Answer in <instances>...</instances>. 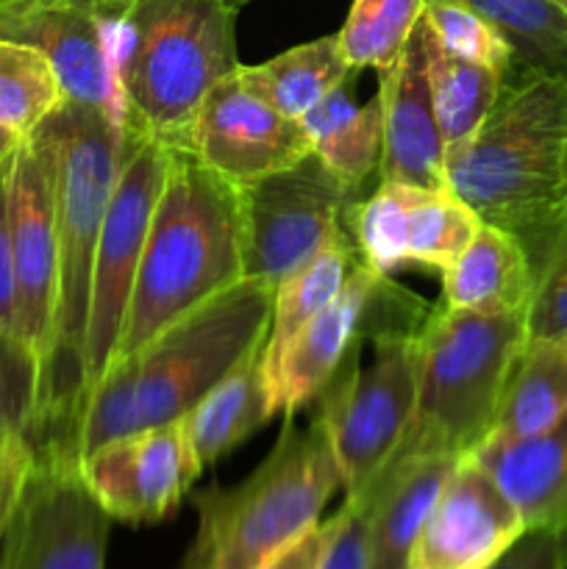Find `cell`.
Segmentation results:
<instances>
[{"label": "cell", "mask_w": 567, "mask_h": 569, "mask_svg": "<svg viewBox=\"0 0 567 569\" xmlns=\"http://www.w3.org/2000/svg\"><path fill=\"white\" fill-rule=\"evenodd\" d=\"M42 128L56 150L59 289L50 350L39 381L37 420L28 439L37 453L81 459L83 339L94 253L115 183L142 133L106 111L72 100H61Z\"/></svg>", "instance_id": "cell-1"}, {"label": "cell", "mask_w": 567, "mask_h": 569, "mask_svg": "<svg viewBox=\"0 0 567 569\" xmlns=\"http://www.w3.org/2000/svg\"><path fill=\"white\" fill-rule=\"evenodd\" d=\"M272 289L239 281L111 361L81 415V461L106 442L178 422L259 345L272 320Z\"/></svg>", "instance_id": "cell-2"}, {"label": "cell", "mask_w": 567, "mask_h": 569, "mask_svg": "<svg viewBox=\"0 0 567 569\" xmlns=\"http://www.w3.org/2000/svg\"><path fill=\"white\" fill-rule=\"evenodd\" d=\"M567 81H504L481 126L445 150V189L523 244L537 272L567 222Z\"/></svg>", "instance_id": "cell-3"}, {"label": "cell", "mask_w": 567, "mask_h": 569, "mask_svg": "<svg viewBox=\"0 0 567 569\" xmlns=\"http://www.w3.org/2000/svg\"><path fill=\"white\" fill-rule=\"evenodd\" d=\"M242 281L237 187L200 164L189 150H170L165 183L150 217L137 281L115 359Z\"/></svg>", "instance_id": "cell-4"}, {"label": "cell", "mask_w": 567, "mask_h": 569, "mask_svg": "<svg viewBox=\"0 0 567 569\" xmlns=\"http://www.w3.org/2000/svg\"><path fill=\"white\" fill-rule=\"evenodd\" d=\"M239 9L233 0H126L115 70L131 131L189 150L203 100L242 64Z\"/></svg>", "instance_id": "cell-5"}, {"label": "cell", "mask_w": 567, "mask_h": 569, "mask_svg": "<svg viewBox=\"0 0 567 569\" xmlns=\"http://www.w3.org/2000/svg\"><path fill=\"white\" fill-rule=\"evenodd\" d=\"M342 472L317 420L287 417L276 448L237 487L195 492L198 531L178 569H259L320 522Z\"/></svg>", "instance_id": "cell-6"}, {"label": "cell", "mask_w": 567, "mask_h": 569, "mask_svg": "<svg viewBox=\"0 0 567 569\" xmlns=\"http://www.w3.org/2000/svg\"><path fill=\"white\" fill-rule=\"evenodd\" d=\"M526 342V311L478 315L434 306L417 333L415 411L389 461L465 459L484 445Z\"/></svg>", "instance_id": "cell-7"}, {"label": "cell", "mask_w": 567, "mask_h": 569, "mask_svg": "<svg viewBox=\"0 0 567 569\" xmlns=\"http://www.w3.org/2000/svg\"><path fill=\"white\" fill-rule=\"evenodd\" d=\"M417 331H392L372 339L376 359L359 367V348L320 392L315 420L331 442L342 472L345 498L354 500L381 476L398 450L417 392Z\"/></svg>", "instance_id": "cell-8"}, {"label": "cell", "mask_w": 567, "mask_h": 569, "mask_svg": "<svg viewBox=\"0 0 567 569\" xmlns=\"http://www.w3.org/2000/svg\"><path fill=\"white\" fill-rule=\"evenodd\" d=\"M356 189L315 153L237 189L242 278L276 292L278 283L345 228Z\"/></svg>", "instance_id": "cell-9"}, {"label": "cell", "mask_w": 567, "mask_h": 569, "mask_svg": "<svg viewBox=\"0 0 567 569\" xmlns=\"http://www.w3.org/2000/svg\"><path fill=\"white\" fill-rule=\"evenodd\" d=\"M167 167H170V148L150 137H139L111 192L100 228L98 253H94L92 292H89L87 339H83V403L89 389L100 381L115 359Z\"/></svg>", "instance_id": "cell-10"}, {"label": "cell", "mask_w": 567, "mask_h": 569, "mask_svg": "<svg viewBox=\"0 0 567 569\" xmlns=\"http://www.w3.org/2000/svg\"><path fill=\"white\" fill-rule=\"evenodd\" d=\"M428 315L431 309L420 298L359 261L342 292L289 345L270 383L276 411L292 417L320 398L356 345L381 333L417 331Z\"/></svg>", "instance_id": "cell-11"}, {"label": "cell", "mask_w": 567, "mask_h": 569, "mask_svg": "<svg viewBox=\"0 0 567 569\" xmlns=\"http://www.w3.org/2000/svg\"><path fill=\"white\" fill-rule=\"evenodd\" d=\"M111 517L81 459L37 453L20 503L0 539V569H103Z\"/></svg>", "instance_id": "cell-12"}, {"label": "cell", "mask_w": 567, "mask_h": 569, "mask_svg": "<svg viewBox=\"0 0 567 569\" xmlns=\"http://www.w3.org/2000/svg\"><path fill=\"white\" fill-rule=\"evenodd\" d=\"M122 6L126 0H3L0 39L42 53L64 100L126 122L115 70Z\"/></svg>", "instance_id": "cell-13"}, {"label": "cell", "mask_w": 567, "mask_h": 569, "mask_svg": "<svg viewBox=\"0 0 567 569\" xmlns=\"http://www.w3.org/2000/svg\"><path fill=\"white\" fill-rule=\"evenodd\" d=\"M11 270L14 333L44 367L59 289L56 233V150L44 128L28 133L11 161Z\"/></svg>", "instance_id": "cell-14"}, {"label": "cell", "mask_w": 567, "mask_h": 569, "mask_svg": "<svg viewBox=\"0 0 567 569\" xmlns=\"http://www.w3.org/2000/svg\"><path fill=\"white\" fill-rule=\"evenodd\" d=\"M361 261L376 272L422 267L442 272L478 231L481 220L448 189L378 183L348 211Z\"/></svg>", "instance_id": "cell-15"}, {"label": "cell", "mask_w": 567, "mask_h": 569, "mask_svg": "<svg viewBox=\"0 0 567 569\" xmlns=\"http://www.w3.org/2000/svg\"><path fill=\"white\" fill-rule=\"evenodd\" d=\"M81 472L111 520L150 526L176 515L203 467L178 420L111 439L81 461Z\"/></svg>", "instance_id": "cell-16"}, {"label": "cell", "mask_w": 567, "mask_h": 569, "mask_svg": "<svg viewBox=\"0 0 567 569\" xmlns=\"http://www.w3.org/2000/svg\"><path fill=\"white\" fill-rule=\"evenodd\" d=\"M189 153L239 189L309 156L311 142L298 120L248 92L233 72L200 106Z\"/></svg>", "instance_id": "cell-17"}, {"label": "cell", "mask_w": 567, "mask_h": 569, "mask_svg": "<svg viewBox=\"0 0 567 569\" xmlns=\"http://www.w3.org/2000/svg\"><path fill=\"white\" fill-rule=\"evenodd\" d=\"M523 533L511 500L465 456L422 522L409 569H489Z\"/></svg>", "instance_id": "cell-18"}, {"label": "cell", "mask_w": 567, "mask_h": 569, "mask_svg": "<svg viewBox=\"0 0 567 569\" xmlns=\"http://www.w3.org/2000/svg\"><path fill=\"white\" fill-rule=\"evenodd\" d=\"M384 109V156L378 183L445 189V139L428 83V42L422 20L389 70L378 72Z\"/></svg>", "instance_id": "cell-19"}, {"label": "cell", "mask_w": 567, "mask_h": 569, "mask_svg": "<svg viewBox=\"0 0 567 569\" xmlns=\"http://www.w3.org/2000/svg\"><path fill=\"white\" fill-rule=\"evenodd\" d=\"M511 500L526 531L567 533V415L548 431L470 453Z\"/></svg>", "instance_id": "cell-20"}, {"label": "cell", "mask_w": 567, "mask_h": 569, "mask_svg": "<svg viewBox=\"0 0 567 569\" xmlns=\"http://www.w3.org/2000/svg\"><path fill=\"white\" fill-rule=\"evenodd\" d=\"M459 461L456 456L389 461L354 498L367 503V569H409L422 522Z\"/></svg>", "instance_id": "cell-21"}, {"label": "cell", "mask_w": 567, "mask_h": 569, "mask_svg": "<svg viewBox=\"0 0 567 569\" xmlns=\"http://www.w3.org/2000/svg\"><path fill=\"white\" fill-rule=\"evenodd\" d=\"M442 306L456 311H526L534 289V270L515 237L481 222L467 248L445 267Z\"/></svg>", "instance_id": "cell-22"}, {"label": "cell", "mask_w": 567, "mask_h": 569, "mask_svg": "<svg viewBox=\"0 0 567 569\" xmlns=\"http://www.w3.org/2000/svg\"><path fill=\"white\" fill-rule=\"evenodd\" d=\"M276 415L265 376V345H259L183 417V428L200 467L206 470L226 459Z\"/></svg>", "instance_id": "cell-23"}, {"label": "cell", "mask_w": 567, "mask_h": 569, "mask_svg": "<svg viewBox=\"0 0 567 569\" xmlns=\"http://www.w3.org/2000/svg\"><path fill=\"white\" fill-rule=\"evenodd\" d=\"M359 261L361 253L356 248V239L345 226L306 264H300L278 283L276 295H272V320L265 342L267 383H272L276 378L295 337L342 292Z\"/></svg>", "instance_id": "cell-24"}, {"label": "cell", "mask_w": 567, "mask_h": 569, "mask_svg": "<svg viewBox=\"0 0 567 569\" xmlns=\"http://www.w3.org/2000/svg\"><path fill=\"white\" fill-rule=\"evenodd\" d=\"M298 122L309 137L311 153L350 189L361 192L378 176L384 156V109L378 94L359 106L348 83H342Z\"/></svg>", "instance_id": "cell-25"}, {"label": "cell", "mask_w": 567, "mask_h": 569, "mask_svg": "<svg viewBox=\"0 0 567 569\" xmlns=\"http://www.w3.org/2000/svg\"><path fill=\"white\" fill-rule=\"evenodd\" d=\"M567 415V342L528 339L517 356L495 426L484 442H509L548 431Z\"/></svg>", "instance_id": "cell-26"}, {"label": "cell", "mask_w": 567, "mask_h": 569, "mask_svg": "<svg viewBox=\"0 0 567 569\" xmlns=\"http://www.w3.org/2000/svg\"><path fill=\"white\" fill-rule=\"evenodd\" d=\"M354 72L334 33V37L311 39L298 48L284 50L256 67L239 64L237 78L248 92L270 103L272 109L300 120L328 92L348 83Z\"/></svg>", "instance_id": "cell-27"}, {"label": "cell", "mask_w": 567, "mask_h": 569, "mask_svg": "<svg viewBox=\"0 0 567 569\" xmlns=\"http://www.w3.org/2000/svg\"><path fill=\"white\" fill-rule=\"evenodd\" d=\"M504 37L517 78L567 81V11L556 0H461Z\"/></svg>", "instance_id": "cell-28"}, {"label": "cell", "mask_w": 567, "mask_h": 569, "mask_svg": "<svg viewBox=\"0 0 567 569\" xmlns=\"http://www.w3.org/2000/svg\"><path fill=\"white\" fill-rule=\"evenodd\" d=\"M422 20V17H420ZM426 28V22H422ZM428 42V83H431L434 114H437L439 133L445 148L470 137L504 89V72L493 70L478 61L456 59L434 44L426 28Z\"/></svg>", "instance_id": "cell-29"}, {"label": "cell", "mask_w": 567, "mask_h": 569, "mask_svg": "<svg viewBox=\"0 0 567 569\" xmlns=\"http://www.w3.org/2000/svg\"><path fill=\"white\" fill-rule=\"evenodd\" d=\"M426 0H354L337 39L354 70H389L420 22Z\"/></svg>", "instance_id": "cell-30"}, {"label": "cell", "mask_w": 567, "mask_h": 569, "mask_svg": "<svg viewBox=\"0 0 567 569\" xmlns=\"http://www.w3.org/2000/svg\"><path fill=\"white\" fill-rule=\"evenodd\" d=\"M64 100L53 67L42 53L0 39V126L33 133Z\"/></svg>", "instance_id": "cell-31"}, {"label": "cell", "mask_w": 567, "mask_h": 569, "mask_svg": "<svg viewBox=\"0 0 567 569\" xmlns=\"http://www.w3.org/2000/svg\"><path fill=\"white\" fill-rule=\"evenodd\" d=\"M422 22L431 33L434 44L445 53L465 61H478L509 76L511 53L504 37L461 0H426Z\"/></svg>", "instance_id": "cell-32"}, {"label": "cell", "mask_w": 567, "mask_h": 569, "mask_svg": "<svg viewBox=\"0 0 567 569\" xmlns=\"http://www.w3.org/2000/svg\"><path fill=\"white\" fill-rule=\"evenodd\" d=\"M42 367L14 331L0 328V439L31 433L39 409Z\"/></svg>", "instance_id": "cell-33"}, {"label": "cell", "mask_w": 567, "mask_h": 569, "mask_svg": "<svg viewBox=\"0 0 567 569\" xmlns=\"http://www.w3.org/2000/svg\"><path fill=\"white\" fill-rule=\"evenodd\" d=\"M526 331L537 342H567V222L534 272Z\"/></svg>", "instance_id": "cell-34"}, {"label": "cell", "mask_w": 567, "mask_h": 569, "mask_svg": "<svg viewBox=\"0 0 567 569\" xmlns=\"http://www.w3.org/2000/svg\"><path fill=\"white\" fill-rule=\"evenodd\" d=\"M331 542L320 569H367V503L345 500L331 517Z\"/></svg>", "instance_id": "cell-35"}, {"label": "cell", "mask_w": 567, "mask_h": 569, "mask_svg": "<svg viewBox=\"0 0 567 569\" xmlns=\"http://www.w3.org/2000/svg\"><path fill=\"white\" fill-rule=\"evenodd\" d=\"M33 459H37V450L26 433H11V437L0 439V539L20 503Z\"/></svg>", "instance_id": "cell-36"}, {"label": "cell", "mask_w": 567, "mask_h": 569, "mask_svg": "<svg viewBox=\"0 0 567 569\" xmlns=\"http://www.w3.org/2000/svg\"><path fill=\"white\" fill-rule=\"evenodd\" d=\"M489 569H567V533L526 531Z\"/></svg>", "instance_id": "cell-37"}, {"label": "cell", "mask_w": 567, "mask_h": 569, "mask_svg": "<svg viewBox=\"0 0 567 569\" xmlns=\"http://www.w3.org/2000/svg\"><path fill=\"white\" fill-rule=\"evenodd\" d=\"M11 161H0V328L14 331V270H11Z\"/></svg>", "instance_id": "cell-38"}, {"label": "cell", "mask_w": 567, "mask_h": 569, "mask_svg": "<svg viewBox=\"0 0 567 569\" xmlns=\"http://www.w3.org/2000/svg\"><path fill=\"white\" fill-rule=\"evenodd\" d=\"M331 517L326 522H317L315 528L295 539L289 548H284L276 559L267 561L259 569H320L328 542H331Z\"/></svg>", "instance_id": "cell-39"}, {"label": "cell", "mask_w": 567, "mask_h": 569, "mask_svg": "<svg viewBox=\"0 0 567 569\" xmlns=\"http://www.w3.org/2000/svg\"><path fill=\"white\" fill-rule=\"evenodd\" d=\"M22 139H26V133L14 131L9 126H0V161L11 159L17 153V148L22 144Z\"/></svg>", "instance_id": "cell-40"}, {"label": "cell", "mask_w": 567, "mask_h": 569, "mask_svg": "<svg viewBox=\"0 0 567 569\" xmlns=\"http://www.w3.org/2000/svg\"><path fill=\"white\" fill-rule=\"evenodd\" d=\"M565 192H567V144H565Z\"/></svg>", "instance_id": "cell-41"}, {"label": "cell", "mask_w": 567, "mask_h": 569, "mask_svg": "<svg viewBox=\"0 0 567 569\" xmlns=\"http://www.w3.org/2000/svg\"><path fill=\"white\" fill-rule=\"evenodd\" d=\"M0 3H3V0H0ZM233 3H237V6H245V3H250V0H233Z\"/></svg>", "instance_id": "cell-42"}, {"label": "cell", "mask_w": 567, "mask_h": 569, "mask_svg": "<svg viewBox=\"0 0 567 569\" xmlns=\"http://www.w3.org/2000/svg\"><path fill=\"white\" fill-rule=\"evenodd\" d=\"M556 3H559V6H561V9H565V11H567V0H556Z\"/></svg>", "instance_id": "cell-43"}]
</instances>
